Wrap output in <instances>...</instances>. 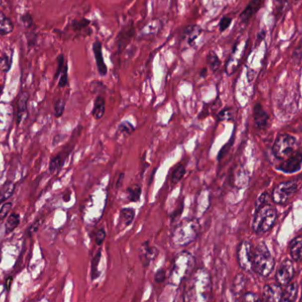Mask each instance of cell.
I'll return each mask as SVG.
<instances>
[{"mask_svg":"<svg viewBox=\"0 0 302 302\" xmlns=\"http://www.w3.org/2000/svg\"><path fill=\"white\" fill-rule=\"evenodd\" d=\"M141 192L142 190L139 184L137 183L132 184L126 189V199L129 202H139L141 199Z\"/></svg>","mask_w":302,"mask_h":302,"instance_id":"7402d4cb","label":"cell"},{"mask_svg":"<svg viewBox=\"0 0 302 302\" xmlns=\"http://www.w3.org/2000/svg\"><path fill=\"white\" fill-rule=\"evenodd\" d=\"M106 239V231L103 228L99 229V231L96 232L95 235V242L97 246H102V243L104 241V239Z\"/></svg>","mask_w":302,"mask_h":302,"instance_id":"d6a6232c","label":"cell"},{"mask_svg":"<svg viewBox=\"0 0 302 302\" xmlns=\"http://www.w3.org/2000/svg\"><path fill=\"white\" fill-rule=\"evenodd\" d=\"M296 190H297V183L294 181L284 182L275 188L272 193V198L275 202L278 204H284L287 202Z\"/></svg>","mask_w":302,"mask_h":302,"instance_id":"52a82bcc","label":"cell"},{"mask_svg":"<svg viewBox=\"0 0 302 302\" xmlns=\"http://www.w3.org/2000/svg\"><path fill=\"white\" fill-rule=\"evenodd\" d=\"M277 219V211L271 205H263L256 211L253 220V230L256 233H264L270 231Z\"/></svg>","mask_w":302,"mask_h":302,"instance_id":"277c9868","label":"cell"},{"mask_svg":"<svg viewBox=\"0 0 302 302\" xmlns=\"http://www.w3.org/2000/svg\"><path fill=\"white\" fill-rule=\"evenodd\" d=\"M243 300L246 302H258L260 301V298L253 293H247L244 295Z\"/></svg>","mask_w":302,"mask_h":302,"instance_id":"ab89813d","label":"cell"},{"mask_svg":"<svg viewBox=\"0 0 302 302\" xmlns=\"http://www.w3.org/2000/svg\"><path fill=\"white\" fill-rule=\"evenodd\" d=\"M290 253L295 261L302 260V237H297L292 240L290 244Z\"/></svg>","mask_w":302,"mask_h":302,"instance_id":"ffe728a7","label":"cell"},{"mask_svg":"<svg viewBox=\"0 0 302 302\" xmlns=\"http://www.w3.org/2000/svg\"><path fill=\"white\" fill-rule=\"evenodd\" d=\"M13 29L11 20L4 15V13L0 12V35H6L11 33Z\"/></svg>","mask_w":302,"mask_h":302,"instance_id":"484cf974","label":"cell"},{"mask_svg":"<svg viewBox=\"0 0 302 302\" xmlns=\"http://www.w3.org/2000/svg\"><path fill=\"white\" fill-rule=\"evenodd\" d=\"M202 32V28H201L199 25L194 24V25H189L184 28L183 30V38L187 40L188 44L192 45L193 43L200 36L201 33Z\"/></svg>","mask_w":302,"mask_h":302,"instance_id":"2e32d148","label":"cell"},{"mask_svg":"<svg viewBox=\"0 0 302 302\" xmlns=\"http://www.w3.org/2000/svg\"><path fill=\"white\" fill-rule=\"evenodd\" d=\"M135 131V127L128 121H123L118 124V132L123 135L129 136Z\"/></svg>","mask_w":302,"mask_h":302,"instance_id":"f1b7e54d","label":"cell"},{"mask_svg":"<svg viewBox=\"0 0 302 302\" xmlns=\"http://www.w3.org/2000/svg\"><path fill=\"white\" fill-rule=\"evenodd\" d=\"M159 255V251L157 247L152 246L149 241L141 244L139 249V258L141 260V264L144 268H148L150 263L154 262Z\"/></svg>","mask_w":302,"mask_h":302,"instance_id":"9c48e42d","label":"cell"},{"mask_svg":"<svg viewBox=\"0 0 302 302\" xmlns=\"http://www.w3.org/2000/svg\"><path fill=\"white\" fill-rule=\"evenodd\" d=\"M297 293H298V286H297V284L293 283L283 291L281 301L282 302H294L297 297Z\"/></svg>","mask_w":302,"mask_h":302,"instance_id":"603a6c76","label":"cell"},{"mask_svg":"<svg viewBox=\"0 0 302 302\" xmlns=\"http://www.w3.org/2000/svg\"><path fill=\"white\" fill-rule=\"evenodd\" d=\"M283 291L279 285L270 284L264 287L263 297L269 302H280Z\"/></svg>","mask_w":302,"mask_h":302,"instance_id":"5bb4252c","label":"cell"},{"mask_svg":"<svg viewBox=\"0 0 302 302\" xmlns=\"http://www.w3.org/2000/svg\"><path fill=\"white\" fill-rule=\"evenodd\" d=\"M211 295V279L204 269H198L186 279L185 301H208Z\"/></svg>","mask_w":302,"mask_h":302,"instance_id":"6da1fadb","label":"cell"},{"mask_svg":"<svg viewBox=\"0 0 302 302\" xmlns=\"http://www.w3.org/2000/svg\"><path fill=\"white\" fill-rule=\"evenodd\" d=\"M64 109H65V102L63 100H59L55 105V113L56 116H61V115L63 114Z\"/></svg>","mask_w":302,"mask_h":302,"instance_id":"74e56055","label":"cell"},{"mask_svg":"<svg viewBox=\"0 0 302 302\" xmlns=\"http://www.w3.org/2000/svg\"><path fill=\"white\" fill-rule=\"evenodd\" d=\"M275 262L271 252L264 243H261L253 253L252 270L263 277H267L273 271Z\"/></svg>","mask_w":302,"mask_h":302,"instance_id":"3957f363","label":"cell"},{"mask_svg":"<svg viewBox=\"0 0 302 302\" xmlns=\"http://www.w3.org/2000/svg\"><path fill=\"white\" fill-rule=\"evenodd\" d=\"M93 48V52H94L95 60H96V63H97V67L99 69V75L101 76H104L107 75V72H108V68L106 66L104 60H103V56H102V43L97 40L93 43L92 45Z\"/></svg>","mask_w":302,"mask_h":302,"instance_id":"4fadbf2b","label":"cell"},{"mask_svg":"<svg viewBox=\"0 0 302 302\" xmlns=\"http://www.w3.org/2000/svg\"><path fill=\"white\" fill-rule=\"evenodd\" d=\"M12 208V203H5L0 210V220H3L7 216L9 211Z\"/></svg>","mask_w":302,"mask_h":302,"instance_id":"8d00e7d4","label":"cell"},{"mask_svg":"<svg viewBox=\"0 0 302 302\" xmlns=\"http://www.w3.org/2000/svg\"><path fill=\"white\" fill-rule=\"evenodd\" d=\"M186 167L183 164H178L176 167L173 168L172 176H171V182L173 184H177L179 182H181V180L186 175Z\"/></svg>","mask_w":302,"mask_h":302,"instance_id":"d4e9b609","label":"cell"},{"mask_svg":"<svg viewBox=\"0 0 302 302\" xmlns=\"http://www.w3.org/2000/svg\"><path fill=\"white\" fill-rule=\"evenodd\" d=\"M155 281L157 283H164L166 279V272H165V269H159L158 271H157L156 274H155Z\"/></svg>","mask_w":302,"mask_h":302,"instance_id":"d590c367","label":"cell"},{"mask_svg":"<svg viewBox=\"0 0 302 302\" xmlns=\"http://www.w3.org/2000/svg\"><path fill=\"white\" fill-rule=\"evenodd\" d=\"M237 258L240 268L245 271H252V253L251 244L248 241H242L238 247Z\"/></svg>","mask_w":302,"mask_h":302,"instance_id":"ba28073f","label":"cell"},{"mask_svg":"<svg viewBox=\"0 0 302 302\" xmlns=\"http://www.w3.org/2000/svg\"><path fill=\"white\" fill-rule=\"evenodd\" d=\"M12 119V108L8 105H0V131L4 130Z\"/></svg>","mask_w":302,"mask_h":302,"instance_id":"ac0fdd59","label":"cell"},{"mask_svg":"<svg viewBox=\"0 0 302 302\" xmlns=\"http://www.w3.org/2000/svg\"><path fill=\"white\" fill-rule=\"evenodd\" d=\"M268 116L267 113L263 110L262 106L257 104L255 105L254 108V120H255V124L256 127L259 129H264L267 126Z\"/></svg>","mask_w":302,"mask_h":302,"instance_id":"e0dca14e","label":"cell"},{"mask_svg":"<svg viewBox=\"0 0 302 302\" xmlns=\"http://www.w3.org/2000/svg\"><path fill=\"white\" fill-rule=\"evenodd\" d=\"M302 163V153L301 151H298L288 156V159L281 164L280 169L286 173H293L300 169Z\"/></svg>","mask_w":302,"mask_h":302,"instance_id":"7c38bea8","label":"cell"},{"mask_svg":"<svg viewBox=\"0 0 302 302\" xmlns=\"http://www.w3.org/2000/svg\"><path fill=\"white\" fill-rule=\"evenodd\" d=\"M230 147H231V143H227L226 145H224V147L222 148V149H221L219 152H218V155H217V159H218V160L224 158L225 154L227 153L228 150L230 149Z\"/></svg>","mask_w":302,"mask_h":302,"instance_id":"60d3db41","label":"cell"},{"mask_svg":"<svg viewBox=\"0 0 302 302\" xmlns=\"http://www.w3.org/2000/svg\"><path fill=\"white\" fill-rule=\"evenodd\" d=\"M102 256V251L99 249L97 254L94 255L91 262V279L94 281L96 279H99L101 275V272L99 270V263Z\"/></svg>","mask_w":302,"mask_h":302,"instance_id":"cb8c5ba5","label":"cell"},{"mask_svg":"<svg viewBox=\"0 0 302 302\" xmlns=\"http://www.w3.org/2000/svg\"><path fill=\"white\" fill-rule=\"evenodd\" d=\"M20 223V216L17 214H12L8 217L5 223V231L7 232H11L15 229L16 227L19 225Z\"/></svg>","mask_w":302,"mask_h":302,"instance_id":"f546056e","label":"cell"},{"mask_svg":"<svg viewBox=\"0 0 302 302\" xmlns=\"http://www.w3.org/2000/svg\"><path fill=\"white\" fill-rule=\"evenodd\" d=\"M182 212H183V205L181 206V208L179 207V208H177L176 211L173 212L172 215H171V216H172V219H173V220H175V219L178 218V217L181 215Z\"/></svg>","mask_w":302,"mask_h":302,"instance_id":"b9f144b4","label":"cell"},{"mask_svg":"<svg viewBox=\"0 0 302 302\" xmlns=\"http://www.w3.org/2000/svg\"><path fill=\"white\" fill-rule=\"evenodd\" d=\"M11 278H9V279H7V286H6V287H9V286H10V284H11Z\"/></svg>","mask_w":302,"mask_h":302,"instance_id":"f6af8a7d","label":"cell"},{"mask_svg":"<svg viewBox=\"0 0 302 302\" xmlns=\"http://www.w3.org/2000/svg\"><path fill=\"white\" fill-rule=\"evenodd\" d=\"M195 267V258L189 252H182V254L174 258L173 268L169 277V283L173 286L180 285L182 281L188 279V275Z\"/></svg>","mask_w":302,"mask_h":302,"instance_id":"7a4b0ae2","label":"cell"},{"mask_svg":"<svg viewBox=\"0 0 302 302\" xmlns=\"http://www.w3.org/2000/svg\"><path fill=\"white\" fill-rule=\"evenodd\" d=\"M13 191H14V184L12 182L4 183L0 189V204L9 199L12 196Z\"/></svg>","mask_w":302,"mask_h":302,"instance_id":"4316f807","label":"cell"},{"mask_svg":"<svg viewBox=\"0 0 302 302\" xmlns=\"http://www.w3.org/2000/svg\"><path fill=\"white\" fill-rule=\"evenodd\" d=\"M266 199H267V194L266 193H263L259 196V198L256 200V204H255V207L256 209H258L261 207H263L264 205V203L266 202Z\"/></svg>","mask_w":302,"mask_h":302,"instance_id":"f35d334b","label":"cell"},{"mask_svg":"<svg viewBox=\"0 0 302 302\" xmlns=\"http://www.w3.org/2000/svg\"><path fill=\"white\" fill-rule=\"evenodd\" d=\"M295 275V268L294 264L290 260H285L279 268L276 274L277 282L279 286H286L289 284Z\"/></svg>","mask_w":302,"mask_h":302,"instance_id":"30bf717a","label":"cell"},{"mask_svg":"<svg viewBox=\"0 0 302 302\" xmlns=\"http://www.w3.org/2000/svg\"></svg>","mask_w":302,"mask_h":302,"instance_id":"bcb514c9","label":"cell"},{"mask_svg":"<svg viewBox=\"0 0 302 302\" xmlns=\"http://www.w3.org/2000/svg\"><path fill=\"white\" fill-rule=\"evenodd\" d=\"M245 284H246V279L243 275L239 274L237 275L233 281V286H232V291L236 293V294H239L241 293L242 290H244V287H245Z\"/></svg>","mask_w":302,"mask_h":302,"instance_id":"4dcf8cb0","label":"cell"},{"mask_svg":"<svg viewBox=\"0 0 302 302\" xmlns=\"http://www.w3.org/2000/svg\"><path fill=\"white\" fill-rule=\"evenodd\" d=\"M63 162V159H62L61 156H59V155L51 159V165H50V169H51V172H54V171L58 170L59 167L62 166Z\"/></svg>","mask_w":302,"mask_h":302,"instance_id":"836d02e7","label":"cell"},{"mask_svg":"<svg viewBox=\"0 0 302 302\" xmlns=\"http://www.w3.org/2000/svg\"><path fill=\"white\" fill-rule=\"evenodd\" d=\"M200 76L201 77H202V78L206 77V76H207V68H203L201 70Z\"/></svg>","mask_w":302,"mask_h":302,"instance_id":"ee69618b","label":"cell"},{"mask_svg":"<svg viewBox=\"0 0 302 302\" xmlns=\"http://www.w3.org/2000/svg\"><path fill=\"white\" fill-rule=\"evenodd\" d=\"M199 223L196 219H187L180 223L173 231L172 239L180 247H184L185 234L187 233L189 242L194 241L198 235Z\"/></svg>","mask_w":302,"mask_h":302,"instance_id":"5b68a950","label":"cell"},{"mask_svg":"<svg viewBox=\"0 0 302 302\" xmlns=\"http://www.w3.org/2000/svg\"><path fill=\"white\" fill-rule=\"evenodd\" d=\"M262 5V0H251L250 3L247 4V7L245 8L243 12L240 13L239 19L241 22L246 23L251 19L253 15H255L256 12L259 11Z\"/></svg>","mask_w":302,"mask_h":302,"instance_id":"9a60e30c","label":"cell"},{"mask_svg":"<svg viewBox=\"0 0 302 302\" xmlns=\"http://www.w3.org/2000/svg\"><path fill=\"white\" fill-rule=\"evenodd\" d=\"M207 63L208 68H210L212 72H216L220 68L221 61H220L218 56L214 51H209L207 55Z\"/></svg>","mask_w":302,"mask_h":302,"instance_id":"83f0119b","label":"cell"},{"mask_svg":"<svg viewBox=\"0 0 302 302\" xmlns=\"http://www.w3.org/2000/svg\"><path fill=\"white\" fill-rule=\"evenodd\" d=\"M134 35V28L133 23H128L122 28L116 38V44L118 52H121L129 44L130 41Z\"/></svg>","mask_w":302,"mask_h":302,"instance_id":"8fae6325","label":"cell"},{"mask_svg":"<svg viewBox=\"0 0 302 302\" xmlns=\"http://www.w3.org/2000/svg\"><path fill=\"white\" fill-rule=\"evenodd\" d=\"M296 140L294 137L284 134L278 138L273 146V153L279 159L290 156L295 150Z\"/></svg>","mask_w":302,"mask_h":302,"instance_id":"8992f818","label":"cell"},{"mask_svg":"<svg viewBox=\"0 0 302 302\" xmlns=\"http://www.w3.org/2000/svg\"><path fill=\"white\" fill-rule=\"evenodd\" d=\"M105 113V101L102 96H98L94 102V108L92 109V116L96 120L102 119Z\"/></svg>","mask_w":302,"mask_h":302,"instance_id":"d6986e66","label":"cell"},{"mask_svg":"<svg viewBox=\"0 0 302 302\" xmlns=\"http://www.w3.org/2000/svg\"><path fill=\"white\" fill-rule=\"evenodd\" d=\"M135 210L132 207H124L119 212V221L125 227H128L134 222Z\"/></svg>","mask_w":302,"mask_h":302,"instance_id":"44dd1931","label":"cell"},{"mask_svg":"<svg viewBox=\"0 0 302 302\" xmlns=\"http://www.w3.org/2000/svg\"><path fill=\"white\" fill-rule=\"evenodd\" d=\"M232 23V18L228 17V16H224L219 22V30L220 32H224L226 30L229 26Z\"/></svg>","mask_w":302,"mask_h":302,"instance_id":"e575fe53","label":"cell"},{"mask_svg":"<svg viewBox=\"0 0 302 302\" xmlns=\"http://www.w3.org/2000/svg\"><path fill=\"white\" fill-rule=\"evenodd\" d=\"M124 176H125V174L124 173H121V174H119V176H118V180H117V184H116V186L119 187L120 186V184L122 183V179H124Z\"/></svg>","mask_w":302,"mask_h":302,"instance_id":"7bdbcfd3","label":"cell"},{"mask_svg":"<svg viewBox=\"0 0 302 302\" xmlns=\"http://www.w3.org/2000/svg\"><path fill=\"white\" fill-rule=\"evenodd\" d=\"M218 121H229L232 119V109L231 108H226L222 109L217 115Z\"/></svg>","mask_w":302,"mask_h":302,"instance_id":"1f68e13d","label":"cell"}]
</instances>
